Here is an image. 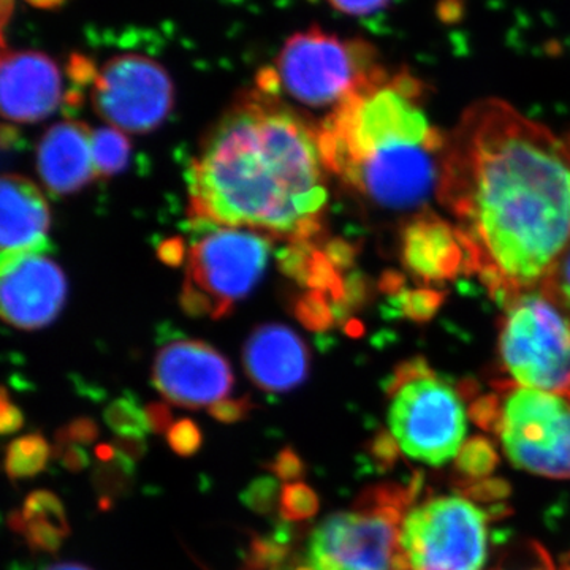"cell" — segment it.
<instances>
[{"label":"cell","mask_w":570,"mask_h":570,"mask_svg":"<svg viewBox=\"0 0 570 570\" xmlns=\"http://www.w3.org/2000/svg\"><path fill=\"white\" fill-rule=\"evenodd\" d=\"M0 246L2 261L48 246L51 214L47 200L31 179L6 175L0 186Z\"/></svg>","instance_id":"18"},{"label":"cell","mask_w":570,"mask_h":570,"mask_svg":"<svg viewBox=\"0 0 570 570\" xmlns=\"http://www.w3.org/2000/svg\"><path fill=\"white\" fill-rule=\"evenodd\" d=\"M326 174L318 127L258 86L206 135L190 165V216L309 245L328 205Z\"/></svg>","instance_id":"2"},{"label":"cell","mask_w":570,"mask_h":570,"mask_svg":"<svg viewBox=\"0 0 570 570\" xmlns=\"http://www.w3.org/2000/svg\"><path fill=\"white\" fill-rule=\"evenodd\" d=\"M239 570H253V569H249V568H246V566H243V568Z\"/></svg>","instance_id":"47"},{"label":"cell","mask_w":570,"mask_h":570,"mask_svg":"<svg viewBox=\"0 0 570 570\" xmlns=\"http://www.w3.org/2000/svg\"><path fill=\"white\" fill-rule=\"evenodd\" d=\"M151 433L167 434L174 426V414L165 403H151L145 407Z\"/></svg>","instance_id":"40"},{"label":"cell","mask_w":570,"mask_h":570,"mask_svg":"<svg viewBox=\"0 0 570 570\" xmlns=\"http://www.w3.org/2000/svg\"><path fill=\"white\" fill-rule=\"evenodd\" d=\"M499 456L490 439L474 436L469 439L456 455V469L469 480H482L493 474Z\"/></svg>","instance_id":"24"},{"label":"cell","mask_w":570,"mask_h":570,"mask_svg":"<svg viewBox=\"0 0 570 570\" xmlns=\"http://www.w3.org/2000/svg\"><path fill=\"white\" fill-rule=\"evenodd\" d=\"M438 200L498 303L543 283L570 243L568 142L512 105H469L448 135Z\"/></svg>","instance_id":"1"},{"label":"cell","mask_w":570,"mask_h":570,"mask_svg":"<svg viewBox=\"0 0 570 570\" xmlns=\"http://www.w3.org/2000/svg\"><path fill=\"white\" fill-rule=\"evenodd\" d=\"M24 414L17 404L11 403L7 390H2V401H0V431L3 436L18 433L24 426Z\"/></svg>","instance_id":"38"},{"label":"cell","mask_w":570,"mask_h":570,"mask_svg":"<svg viewBox=\"0 0 570 570\" xmlns=\"http://www.w3.org/2000/svg\"><path fill=\"white\" fill-rule=\"evenodd\" d=\"M116 449L112 448V444H100L96 448V456L99 463H107V461H111L116 456Z\"/></svg>","instance_id":"43"},{"label":"cell","mask_w":570,"mask_h":570,"mask_svg":"<svg viewBox=\"0 0 570 570\" xmlns=\"http://www.w3.org/2000/svg\"><path fill=\"white\" fill-rule=\"evenodd\" d=\"M104 420L118 436H140L151 433L146 412L134 396H122L105 409Z\"/></svg>","instance_id":"23"},{"label":"cell","mask_w":570,"mask_h":570,"mask_svg":"<svg viewBox=\"0 0 570 570\" xmlns=\"http://www.w3.org/2000/svg\"><path fill=\"white\" fill-rule=\"evenodd\" d=\"M10 530L24 535L26 543L39 553H58L63 540L70 534V527L50 520H24L20 510L9 515Z\"/></svg>","instance_id":"22"},{"label":"cell","mask_w":570,"mask_h":570,"mask_svg":"<svg viewBox=\"0 0 570 570\" xmlns=\"http://www.w3.org/2000/svg\"><path fill=\"white\" fill-rule=\"evenodd\" d=\"M401 257L412 275L444 283L468 273V257L455 225L431 212L417 214L401 234Z\"/></svg>","instance_id":"16"},{"label":"cell","mask_w":570,"mask_h":570,"mask_svg":"<svg viewBox=\"0 0 570 570\" xmlns=\"http://www.w3.org/2000/svg\"><path fill=\"white\" fill-rule=\"evenodd\" d=\"M326 2L348 17H370L387 9L392 0H326Z\"/></svg>","instance_id":"37"},{"label":"cell","mask_w":570,"mask_h":570,"mask_svg":"<svg viewBox=\"0 0 570 570\" xmlns=\"http://www.w3.org/2000/svg\"><path fill=\"white\" fill-rule=\"evenodd\" d=\"M279 480L272 475H261L250 480L249 485L239 493V502L257 515H269L279 508Z\"/></svg>","instance_id":"27"},{"label":"cell","mask_w":570,"mask_h":570,"mask_svg":"<svg viewBox=\"0 0 570 570\" xmlns=\"http://www.w3.org/2000/svg\"><path fill=\"white\" fill-rule=\"evenodd\" d=\"M247 377L268 393H287L305 384L311 356L305 341L283 324L258 326L243 347Z\"/></svg>","instance_id":"15"},{"label":"cell","mask_w":570,"mask_h":570,"mask_svg":"<svg viewBox=\"0 0 570 570\" xmlns=\"http://www.w3.org/2000/svg\"><path fill=\"white\" fill-rule=\"evenodd\" d=\"M45 570H92L81 562H56V564L48 566Z\"/></svg>","instance_id":"45"},{"label":"cell","mask_w":570,"mask_h":570,"mask_svg":"<svg viewBox=\"0 0 570 570\" xmlns=\"http://www.w3.org/2000/svg\"><path fill=\"white\" fill-rule=\"evenodd\" d=\"M174 104L170 75L148 56H115L92 80L94 110L121 132H153L163 126Z\"/></svg>","instance_id":"10"},{"label":"cell","mask_w":570,"mask_h":570,"mask_svg":"<svg viewBox=\"0 0 570 570\" xmlns=\"http://www.w3.org/2000/svg\"><path fill=\"white\" fill-rule=\"evenodd\" d=\"M56 459L61 460L63 469H67L71 474H78V472L86 471L91 466V456L81 445H69V448L56 453Z\"/></svg>","instance_id":"39"},{"label":"cell","mask_w":570,"mask_h":570,"mask_svg":"<svg viewBox=\"0 0 570 570\" xmlns=\"http://www.w3.org/2000/svg\"><path fill=\"white\" fill-rule=\"evenodd\" d=\"M111 444L121 455L135 461V463L145 459L146 453H148V442L140 436H118Z\"/></svg>","instance_id":"41"},{"label":"cell","mask_w":570,"mask_h":570,"mask_svg":"<svg viewBox=\"0 0 570 570\" xmlns=\"http://www.w3.org/2000/svg\"><path fill=\"white\" fill-rule=\"evenodd\" d=\"M29 6L36 7L40 10H56L62 7L67 0H26Z\"/></svg>","instance_id":"44"},{"label":"cell","mask_w":570,"mask_h":570,"mask_svg":"<svg viewBox=\"0 0 570 570\" xmlns=\"http://www.w3.org/2000/svg\"><path fill=\"white\" fill-rule=\"evenodd\" d=\"M135 474H137L135 461L127 459L119 452L111 461L97 463L91 480L92 489L99 498V508L102 510L111 509L118 499L127 497L132 490Z\"/></svg>","instance_id":"20"},{"label":"cell","mask_w":570,"mask_h":570,"mask_svg":"<svg viewBox=\"0 0 570 570\" xmlns=\"http://www.w3.org/2000/svg\"><path fill=\"white\" fill-rule=\"evenodd\" d=\"M390 433L409 459L444 466L466 436V411L456 389L422 356L396 367L387 385Z\"/></svg>","instance_id":"4"},{"label":"cell","mask_w":570,"mask_h":570,"mask_svg":"<svg viewBox=\"0 0 570 570\" xmlns=\"http://www.w3.org/2000/svg\"><path fill=\"white\" fill-rule=\"evenodd\" d=\"M498 352L512 382L570 400V322L542 288L505 302Z\"/></svg>","instance_id":"5"},{"label":"cell","mask_w":570,"mask_h":570,"mask_svg":"<svg viewBox=\"0 0 570 570\" xmlns=\"http://www.w3.org/2000/svg\"><path fill=\"white\" fill-rule=\"evenodd\" d=\"M498 393L510 463L542 478L570 479V400L512 381Z\"/></svg>","instance_id":"8"},{"label":"cell","mask_w":570,"mask_h":570,"mask_svg":"<svg viewBox=\"0 0 570 570\" xmlns=\"http://www.w3.org/2000/svg\"><path fill=\"white\" fill-rule=\"evenodd\" d=\"M254 406L255 404L249 396L238 397V400H227L225 397L219 403L213 404L208 412L217 422L232 425V423L243 422V420L249 417Z\"/></svg>","instance_id":"35"},{"label":"cell","mask_w":570,"mask_h":570,"mask_svg":"<svg viewBox=\"0 0 570 570\" xmlns=\"http://www.w3.org/2000/svg\"><path fill=\"white\" fill-rule=\"evenodd\" d=\"M292 558V547L269 535L254 534L245 553V566L253 570H272Z\"/></svg>","instance_id":"26"},{"label":"cell","mask_w":570,"mask_h":570,"mask_svg":"<svg viewBox=\"0 0 570 570\" xmlns=\"http://www.w3.org/2000/svg\"><path fill=\"white\" fill-rule=\"evenodd\" d=\"M489 520V513L468 499H431L404 517L397 543L411 570H482Z\"/></svg>","instance_id":"9"},{"label":"cell","mask_w":570,"mask_h":570,"mask_svg":"<svg viewBox=\"0 0 570 570\" xmlns=\"http://www.w3.org/2000/svg\"><path fill=\"white\" fill-rule=\"evenodd\" d=\"M20 512L24 520H50L55 521V523L63 524V527H70L63 502L52 491H32L24 499V504H22Z\"/></svg>","instance_id":"29"},{"label":"cell","mask_w":570,"mask_h":570,"mask_svg":"<svg viewBox=\"0 0 570 570\" xmlns=\"http://www.w3.org/2000/svg\"><path fill=\"white\" fill-rule=\"evenodd\" d=\"M296 570H316V569L311 568V566H298V568H296Z\"/></svg>","instance_id":"46"},{"label":"cell","mask_w":570,"mask_h":570,"mask_svg":"<svg viewBox=\"0 0 570 570\" xmlns=\"http://www.w3.org/2000/svg\"><path fill=\"white\" fill-rule=\"evenodd\" d=\"M37 170L52 194L70 195L85 189L97 176L91 129L77 121L55 124L39 142Z\"/></svg>","instance_id":"17"},{"label":"cell","mask_w":570,"mask_h":570,"mask_svg":"<svg viewBox=\"0 0 570 570\" xmlns=\"http://www.w3.org/2000/svg\"><path fill=\"white\" fill-rule=\"evenodd\" d=\"M363 40H346L318 26L296 32L276 59L277 88L296 102L324 108L343 104L382 69Z\"/></svg>","instance_id":"6"},{"label":"cell","mask_w":570,"mask_h":570,"mask_svg":"<svg viewBox=\"0 0 570 570\" xmlns=\"http://www.w3.org/2000/svg\"><path fill=\"white\" fill-rule=\"evenodd\" d=\"M420 99L417 78L379 70L318 127L328 174L382 208H415L436 194L448 135Z\"/></svg>","instance_id":"3"},{"label":"cell","mask_w":570,"mask_h":570,"mask_svg":"<svg viewBox=\"0 0 570 570\" xmlns=\"http://www.w3.org/2000/svg\"><path fill=\"white\" fill-rule=\"evenodd\" d=\"M397 449H400V445H397L396 439L387 431L377 433L376 438L370 442V448H367L371 459L376 461L381 468L393 466L397 459Z\"/></svg>","instance_id":"36"},{"label":"cell","mask_w":570,"mask_h":570,"mask_svg":"<svg viewBox=\"0 0 570 570\" xmlns=\"http://www.w3.org/2000/svg\"><path fill=\"white\" fill-rule=\"evenodd\" d=\"M67 281L61 266L43 253L2 261L0 305L7 324L18 330H39L61 314Z\"/></svg>","instance_id":"13"},{"label":"cell","mask_w":570,"mask_h":570,"mask_svg":"<svg viewBox=\"0 0 570 570\" xmlns=\"http://www.w3.org/2000/svg\"><path fill=\"white\" fill-rule=\"evenodd\" d=\"M469 417L490 433H501L502 404L499 393H487L471 404Z\"/></svg>","instance_id":"32"},{"label":"cell","mask_w":570,"mask_h":570,"mask_svg":"<svg viewBox=\"0 0 570 570\" xmlns=\"http://www.w3.org/2000/svg\"><path fill=\"white\" fill-rule=\"evenodd\" d=\"M209 227L190 249L181 305L190 316L219 318L262 279L273 238L247 228Z\"/></svg>","instance_id":"7"},{"label":"cell","mask_w":570,"mask_h":570,"mask_svg":"<svg viewBox=\"0 0 570 570\" xmlns=\"http://www.w3.org/2000/svg\"><path fill=\"white\" fill-rule=\"evenodd\" d=\"M234 382L230 363L202 341H175L154 360V387L175 406L212 407L225 400Z\"/></svg>","instance_id":"12"},{"label":"cell","mask_w":570,"mask_h":570,"mask_svg":"<svg viewBox=\"0 0 570 570\" xmlns=\"http://www.w3.org/2000/svg\"><path fill=\"white\" fill-rule=\"evenodd\" d=\"M396 542L397 521L367 510L337 512L311 534L306 560L316 570H390Z\"/></svg>","instance_id":"11"},{"label":"cell","mask_w":570,"mask_h":570,"mask_svg":"<svg viewBox=\"0 0 570 570\" xmlns=\"http://www.w3.org/2000/svg\"><path fill=\"white\" fill-rule=\"evenodd\" d=\"M167 442L176 455L190 459L204 448V434L194 420L181 419L168 431Z\"/></svg>","instance_id":"30"},{"label":"cell","mask_w":570,"mask_h":570,"mask_svg":"<svg viewBox=\"0 0 570 570\" xmlns=\"http://www.w3.org/2000/svg\"><path fill=\"white\" fill-rule=\"evenodd\" d=\"M100 428L91 417L71 420L66 426L56 431L55 455L69 445H91L99 439Z\"/></svg>","instance_id":"31"},{"label":"cell","mask_w":570,"mask_h":570,"mask_svg":"<svg viewBox=\"0 0 570 570\" xmlns=\"http://www.w3.org/2000/svg\"><path fill=\"white\" fill-rule=\"evenodd\" d=\"M539 287L570 322V243Z\"/></svg>","instance_id":"28"},{"label":"cell","mask_w":570,"mask_h":570,"mask_svg":"<svg viewBox=\"0 0 570 570\" xmlns=\"http://www.w3.org/2000/svg\"><path fill=\"white\" fill-rule=\"evenodd\" d=\"M160 257L167 264H179L183 257V247L179 242H167L159 250Z\"/></svg>","instance_id":"42"},{"label":"cell","mask_w":570,"mask_h":570,"mask_svg":"<svg viewBox=\"0 0 570 570\" xmlns=\"http://www.w3.org/2000/svg\"><path fill=\"white\" fill-rule=\"evenodd\" d=\"M321 501L316 491L303 482L285 483L281 491L279 515L285 521H303L317 515Z\"/></svg>","instance_id":"25"},{"label":"cell","mask_w":570,"mask_h":570,"mask_svg":"<svg viewBox=\"0 0 570 570\" xmlns=\"http://www.w3.org/2000/svg\"><path fill=\"white\" fill-rule=\"evenodd\" d=\"M62 102L58 63L41 51H3L0 63V105L11 122H39Z\"/></svg>","instance_id":"14"},{"label":"cell","mask_w":570,"mask_h":570,"mask_svg":"<svg viewBox=\"0 0 570 570\" xmlns=\"http://www.w3.org/2000/svg\"><path fill=\"white\" fill-rule=\"evenodd\" d=\"M266 468L275 474L277 480L285 483H296L306 474L305 461L292 445L281 449L275 460L266 464Z\"/></svg>","instance_id":"33"},{"label":"cell","mask_w":570,"mask_h":570,"mask_svg":"<svg viewBox=\"0 0 570 570\" xmlns=\"http://www.w3.org/2000/svg\"><path fill=\"white\" fill-rule=\"evenodd\" d=\"M463 493L478 502H497L509 498L512 489L504 479L469 480Z\"/></svg>","instance_id":"34"},{"label":"cell","mask_w":570,"mask_h":570,"mask_svg":"<svg viewBox=\"0 0 570 570\" xmlns=\"http://www.w3.org/2000/svg\"><path fill=\"white\" fill-rule=\"evenodd\" d=\"M92 157L97 176L110 178L129 164L130 142L121 130L102 127L92 132Z\"/></svg>","instance_id":"21"},{"label":"cell","mask_w":570,"mask_h":570,"mask_svg":"<svg viewBox=\"0 0 570 570\" xmlns=\"http://www.w3.org/2000/svg\"><path fill=\"white\" fill-rule=\"evenodd\" d=\"M55 449L40 433L26 434L11 441L6 449L7 475L13 482L22 479H32L48 468Z\"/></svg>","instance_id":"19"}]
</instances>
